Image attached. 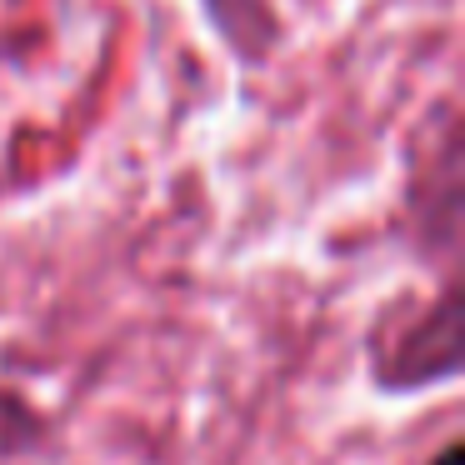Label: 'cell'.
<instances>
[{"mask_svg":"<svg viewBox=\"0 0 465 465\" xmlns=\"http://www.w3.org/2000/svg\"><path fill=\"white\" fill-rule=\"evenodd\" d=\"M435 465H465V450H460V445H445L440 460H435Z\"/></svg>","mask_w":465,"mask_h":465,"instance_id":"cell-1","label":"cell"}]
</instances>
